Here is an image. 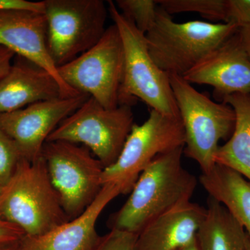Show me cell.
I'll use <instances>...</instances> for the list:
<instances>
[{
  "label": "cell",
  "mask_w": 250,
  "mask_h": 250,
  "mask_svg": "<svg viewBox=\"0 0 250 250\" xmlns=\"http://www.w3.org/2000/svg\"><path fill=\"white\" fill-rule=\"evenodd\" d=\"M88 98L82 93L33 104L0 114V126L16 143L23 159L34 161L41 157L44 145L56 128Z\"/></svg>",
  "instance_id": "11"
},
{
  "label": "cell",
  "mask_w": 250,
  "mask_h": 250,
  "mask_svg": "<svg viewBox=\"0 0 250 250\" xmlns=\"http://www.w3.org/2000/svg\"><path fill=\"white\" fill-rule=\"evenodd\" d=\"M137 234L111 229L100 239L92 250H136Z\"/></svg>",
  "instance_id": "23"
},
{
  "label": "cell",
  "mask_w": 250,
  "mask_h": 250,
  "mask_svg": "<svg viewBox=\"0 0 250 250\" xmlns=\"http://www.w3.org/2000/svg\"><path fill=\"white\" fill-rule=\"evenodd\" d=\"M0 47L9 49L52 74L65 98L80 95L67 86L49 54L45 14L24 10L0 11Z\"/></svg>",
  "instance_id": "12"
},
{
  "label": "cell",
  "mask_w": 250,
  "mask_h": 250,
  "mask_svg": "<svg viewBox=\"0 0 250 250\" xmlns=\"http://www.w3.org/2000/svg\"><path fill=\"white\" fill-rule=\"evenodd\" d=\"M14 56V52L9 49L4 47L0 49V79L4 77L11 68Z\"/></svg>",
  "instance_id": "27"
},
{
  "label": "cell",
  "mask_w": 250,
  "mask_h": 250,
  "mask_svg": "<svg viewBox=\"0 0 250 250\" xmlns=\"http://www.w3.org/2000/svg\"><path fill=\"white\" fill-rule=\"evenodd\" d=\"M184 148L156 156L143 171L128 200L109 219L111 229L138 234L153 220L190 202L197 180L182 166Z\"/></svg>",
  "instance_id": "1"
},
{
  "label": "cell",
  "mask_w": 250,
  "mask_h": 250,
  "mask_svg": "<svg viewBox=\"0 0 250 250\" xmlns=\"http://www.w3.org/2000/svg\"><path fill=\"white\" fill-rule=\"evenodd\" d=\"M24 236L21 229L0 218V244L20 241Z\"/></svg>",
  "instance_id": "26"
},
{
  "label": "cell",
  "mask_w": 250,
  "mask_h": 250,
  "mask_svg": "<svg viewBox=\"0 0 250 250\" xmlns=\"http://www.w3.org/2000/svg\"><path fill=\"white\" fill-rule=\"evenodd\" d=\"M3 188H4V187H2V186L0 184V195H1V192H2Z\"/></svg>",
  "instance_id": "31"
},
{
  "label": "cell",
  "mask_w": 250,
  "mask_h": 250,
  "mask_svg": "<svg viewBox=\"0 0 250 250\" xmlns=\"http://www.w3.org/2000/svg\"><path fill=\"white\" fill-rule=\"evenodd\" d=\"M117 8L124 17L146 34L154 25L159 9L155 0H116Z\"/></svg>",
  "instance_id": "21"
},
{
  "label": "cell",
  "mask_w": 250,
  "mask_h": 250,
  "mask_svg": "<svg viewBox=\"0 0 250 250\" xmlns=\"http://www.w3.org/2000/svg\"><path fill=\"white\" fill-rule=\"evenodd\" d=\"M41 156L70 220L82 214L101 190L104 166L84 146L47 141Z\"/></svg>",
  "instance_id": "10"
},
{
  "label": "cell",
  "mask_w": 250,
  "mask_h": 250,
  "mask_svg": "<svg viewBox=\"0 0 250 250\" xmlns=\"http://www.w3.org/2000/svg\"><path fill=\"white\" fill-rule=\"evenodd\" d=\"M177 250H199L198 245H197V240L192 243L191 244L188 245L185 247H182V248H179Z\"/></svg>",
  "instance_id": "30"
},
{
  "label": "cell",
  "mask_w": 250,
  "mask_h": 250,
  "mask_svg": "<svg viewBox=\"0 0 250 250\" xmlns=\"http://www.w3.org/2000/svg\"><path fill=\"white\" fill-rule=\"evenodd\" d=\"M200 182L210 197L225 206L250 238V182L236 171L215 164Z\"/></svg>",
  "instance_id": "17"
},
{
  "label": "cell",
  "mask_w": 250,
  "mask_h": 250,
  "mask_svg": "<svg viewBox=\"0 0 250 250\" xmlns=\"http://www.w3.org/2000/svg\"><path fill=\"white\" fill-rule=\"evenodd\" d=\"M248 250H250V238L249 240V243H248Z\"/></svg>",
  "instance_id": "32"
},
{
  "label": "cell",
  "mask_w": 250,
  "mask_h": 250,
  "mask_svg": "<svg viewBox=\"0 0 250 250\" xmlns=\"http://www.w3.org/2000/svg\"><path fill=\"white\" fill-rule=\"evenodd\" d=\"M237 35L238 36L242 47L250 60V23L238 28Z\"/></svg>",
  "instance_id": "28"
},
{
  "label": "cell",
  "mask_w": 250,
  "mask_h": 250,
  "mask_svg": "<svg viewBox=\"0 0 250 250\" xmlns=\"http://www.w3.org/2000/svg\"><path fill=\"white\" fill-rule=\"evenodd\" d=\"M185 131L180 116L151 109L147 121L133 125L116 162L105 167L102 184H113L122 194L130 193L135 184L156 156L185 146Z\"/></svg>",
  "instance_id": "7"
},
{
  "label": "cell",
  "mask_w": 250,
  "mask_h": 250,
  "mask_svg": "<svg viewBox=\"0 0 250 250\" xmlns=\"http://www.w3.org/2000/svg\"><path fill=\"white\" fill-rule=\"evenodd\" d=\"M196 240L200 250H248L250 237L225 206L208 196Z\"/></svg>",
  "instance_id": "18"
},
{
  "label": "cell",
  "mask_w": 250,
  "mask_h": 250,
  "mask_svg": "<svg viewBox=\"0 0 250 250\" xmlns=\"http://www.w3.org/2000/svg\"><path fill=\"white\" fill-rule=\"evenodd\" d=\"M121 194L118 186L105 184L82 214L45 234L24 236L21 241V250H93L100 238L96 229L98 218L106 206Z\"/></svg>",
  "instance_id": "14"
},
{
  "label": "cell",
  "mask_w": 250,
  "mask_h": 250,
  "mask_svg": "<svg viewBox=\"0 0 250 250\" xmlns=\"http://www.w3.org/2000/svg\"><path fill=\"white\" fill-rule=\"evenodd\" d=\"M238 29L232 22H175L159 6L155 22L146 37L149 54L157 66L168 75L183 77Z\"/></svg>",
  "instance_id": "3"
},
{
  "label": "cell",
  "mask_w": 250,
  "mask_h": 250,
  "mask_svg": "<svg viewBox=\"0 0 250 250\" xmlns=\"http://www.w3.org/2000/svg\"><path fill=\"white\" fill-rule=\"evenodd\" d=\"M47 45L58 68L96 45L106 31L103 0H45Z\"/></svg>",
  "instance_id": "8"
},
{
  "label": "cell",
  "mask_w": 250,
  "mask_h": 250,
  "mask_svg": "<svg viewBox=\"0 0 250 250\" xmlns=\"http://www.w3.org/2000/svg\"><path fill=\"white\" fill-rule=\"evenodd\" d=\"M229 22L238 28L250 23V0H228Z\"/></svg>",
  "instance_id": "24"
},
{
  "label": "cell",
  "mask_w": 250,
  "mask_h": 250,
  "mask_svg": "<svg viewBox=\"0 0 250 250\" xmlns=\"http://www.w3.org/2000/svg\"><path fill=\"white\" fill-rule=\"evenodd\" d=\"M236 114L231 137L215 153V164L236 171L250 182V94L236 93L224 99Z\"/></svg>",
  "instance_id": "19"
},
{
  "label": "cell",
  "mask_w": 250,
  "mask_h": 250,
  "mask_svg": "<svg viewBox=\"0 0 250 250\" xmlns=\"http://www.w3.org/2000/svg\"><path fill=\"white\" fill-rule=\"evenodd\" d=\"M134 125L131 105L106 108L89 97L59 124L47 141L82 143L107 167L119 157Z\"/></svg>",
  "instance_id": "6"
},
{
  "label": "cell",
  "mask_w": 250,
  "mask_h": 250,
  "mask_svg": "<svg viewBox=\"0 0 250 250\" xmlns=\"http://www.w3.org/2000/svg\"><path fill=\"white\" fill-rule=\"evenodd\" d=\"M190 84L209 85L220 103L233 94H250V60L233 34L184 75Z\"/></svg>",
  "instance_id": "13"
},
{
  "label": "cell",
  "mask_w": 250,
  "mask_h": 250,
  "mask_svg": "<svg viewBox=\"0 0 250 250\" xmlns=\"http://www.w3.org/2000/svg\"><path fill=\"white\" fill-rule=\"evenodd\" d=\"M207 208L190 202L153 220L137 234L136 250H177L196 241Z\"/></svg>",
  "instance_id": "16"
},
{
  "label": "cell",
  "mask_w": 250,
  "mask_h": 250,
  "mask_svg": "<svg viewBox=\"0 0 250 250\" xmlns=\"http://www.w3.org/2000/svg\"><path fill=\"white\" fill-rule=\"evenodd\" d=\"M22 159L16 143L0 126V184L2 187L9 182Z\"/></svg>",
  "instance_id": "22"
},
{
  "label": "cell",
  "mask_w": 250,
  "mask_h": 250,
  "mask_svg": "<svg viewBox=\"0 0 250 250\" xmlns=\"http://www.w3.org/2000/svg\"><path fill=\"white\" fill-rule=\"evenodd\" d=\"M0 218L30 237L45 234L70 220L42 156L20 161L0 195Z\"/></svg>",
  "instance_id": "2"
},
{
  "label": "cell",
  "mask_w": 250,
  "mask_h": 250,
  "mask_svg": "<svg viewBox=\"0 0 250 250\" xmlns=\"http://www.w3.org/2000/svg\"><path fill=\"white\" fill-rule=\"evenodd\" d=\"M169 77L185 131L184 154L196 161L202 173H206L215 165L219 142L228 141L233 134L234 110L228 104L215 103L197 91L183 77Z\"/></svg>",
  "instance_id": "4"
},
{
  "label": "cell",
  "mask_w": 250,
  "mask_h": 250,
  "mask_svg": "<svg viewBox=\"0 0 250 250\" xmlns=\"http://www.w3.org/2000/svg\"><path fill=\"white\" fill-rule=\"evenodd\" d=\"M0 79V114L39 102L65 98L60 83L45 69L18 57Z\"/></svg>",
  "instance_id": "15"
},
{
  "label": "cell",
  "mask_w": 250,
  "mask_h": 250,
  "mask_svg": "<svg viewBox=\"0 0 250 250\" xmlns=\"http://www.w3.org/2000/svg\"><path fill=\"white\" fill-rule=\"evenodd\" d=\"M0 250H21V241L0 244Z\"/></svg>",
  "instance_id": "29"
},
{
  "label": "cell",
  "mask_w": 250,
  "mask_h": 250,
  "mask_svg": "<svg viewBox=\"0 0 250 250\" xmlns=\"http://www.w3.org/2000/svg\"><path fill=\"white\" fill-rule=\"evenodd\" d=\"M1 47H0V49H1Z\"/></svg>",
  "instance_id": "33"
},
{
  "label": "cell",
  "mask_w": 250,
  "mask_h": 250,
  "mask_svg": "<svg viewBox=\"0 0 250 250\" xmlns=\"http://www.w3.org/2000/svg\"><path fill=\"white\" fill-rule=\"evenodd\" d=\"M6 10H24L34 12L45 13L44 1H31L27 0H0V11Z\"/></svg>",
  "instance_id": "25"
},
{
  "label": "cell",
  "mask_w": 250,
  "mask_h": 250,
  "mask_svg": "<svg viewBox=\"0 0 250 250\" xmlns=\"http://www.w3.org/2000/svg\"><path fill=\"white\" fill-rule=\"evenodd\" d=\"M157 2L170 16L195 12L208 21L229 23L228 0H158Z\"/></svg>",
  "instance_id": "20"
},
{
  "label": "cell",
  "mask_w": 250,
  "mask_h": 250,
  "mask_svg": "<svg viewBox=\"0 0 250 250\" xmlns=\"http://www.w3.org/2000/svg\"><path fill=\"white\" fill-rule=\"evenodd\" d=\"M107 2L108 14L119 31L124 49V77L120 105L132 106L140 99L151 109L180 116L170 77L151 57L146 34L123 16L114 1Z\"/></svg>",
  "instance_id": "5"
},
{
  "label": "cell",
  "mask_w": 250,
  "mask_h": 250,
  "mask_svg": "<svg viewBox=\"0 0 250 250\" xmlns=\"http://www.w3.org/2000/svg\"><path fill=\"white\" fill-rule=\"evenodd\" d=\"M124 67L123 41L113 24L96 45L59 67L58 73L69 88L86 94L104 107L114 108L120 105Z\"/></svg>",
  "instance_id": "9"
}]
</instances>
